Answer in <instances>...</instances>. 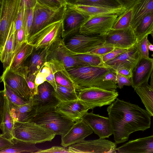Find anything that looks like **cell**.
Segmentation results:
<instances>
[{
    "label": "cell",
    "mask_w": 153,
    "mask_h": 153,
    "mask_svg": "<svg viewBox=\"0 0 153 153\" xmlns=\"http://www.w3.org/2000/svg\"><path fill=\"white\" fill-rule=\"evenodd\" d=\"M25 8L20 6L19 11L15 22L14 25V33L15 35L18 31L22 27L23 23L24 13Z\"/></svg>",
    "instance_id": "cell-46"
},
{
    "label": "cell",
    "mask_w": 153,
    "mask_h": 153,
    "mask_svg": "<svg viewBox=\"0 0 153 153\" xmlns=\"http://www.w3.org/2000/svg\"><path fill=\"white\" fill-rule=\"evenodd\" d=\"M153 30V12L146 15L133 30L137 41L150 34Z\"/></svg>",
    "instance_id": "cell-31"
},
{
    "label": "cell",
    "mask_w": 153,
    "mask_h": 153,
    "mask_svg": "<svg viewBox=\"0 0 153 153\" xmlns=\"http://www.w3.org/2000/svg\"><path fill=\"white\" fill-rule=\"evenodd\" d=\"M117 87L120 89L122 88L124 86H132L131 78L122 75L117 73Z\"/></svg>",
    "instance_id": "cell-48"
},
{
    "label": "cell",
    "mask_w": 153,
    "mask_h": 153,
    "mask_svg": "<svg viewBox=\"0 0 153 153\" xmlns=\"http://www.w3.org/2000/svg\"><path fill=\"white\" fill-rule=\"evenodd\" d=\"M11 113L16 121H22L33 110L35 103L32 97L24 105H16L10 103Z\"/></svg>",
    "instance_id": "cell-32"
},
{
    "label": "cell",
    "mask_w": 153,
    "mask_h": 153,
    "mask_svg": "<svg viewBox=\"0 0 153 153\" xmlns=\"http://www.w3.org/2000/svg\"><path fill=\"white\" fill-rule=\"evenodd\" d=\"M135 91L146 110L153 117V88L148 82H145L137 88Z\"/></svg>",
    "instance_id": "cell-29"
},
{
    "label": "cell",
    "mask_w": 153,
    "mask_h": 153,
    "mask_svg": "<svg viewBox=\"0 0 153 153\" xmlns=\"http://www.w3.org/2000/svg\"><path fill=\"white\" fill-rule=\"evenodd\" d=\"M54 90L53 86L47 81L39 85L37 94L32 97L35 105L46 103L56 99L53 95Z\"/></svg>",
    "instance_id": "cell-30"
},
{
    "label": "cell",
    "mask_w": 153,
    "mask_h": 153,
    "mask_svg": "<svg viewBox=\"0 0 153 153\" xmlns=\"http://www.w3.org/2000/svg\"><path fill=\"white\" fill-rule=\"evenodd\" d=\"M91 17L71 7L67 4L62 20L63 38L65 39L79 31L82 26Z\"/></svg>",
    "instance_id": "cell-16"
},
{
    "label": "cell",
    "mask_w": 153,
    "mask_h": 153,
    "mask_svg": "<svg viewBox=\"0 0 153 153\" xmlns=\"http://www.w3.org/2000/svg\"><path fill=\"white\" fill-rule=\"evenodd\" d=\"M132 9L131 26L134 30L145 16L153 12V0H137Z\"/></svg>",
    "instance_id": "cell-26"
},
{
    "label": "cell",
    "mask_w": 153,
    "mask_h": 153,
    "mask_svg": "<svg viewBox=\"0 0 153 153\" xmlns=\"http://www.w3.org/2000/svg\"><path fill=\"white\" fill-rule=\"evenodd\" d=\"M37 3V0H20V6L25 9L34 8Z\"/></svg>",
    "instance_id": "cell-52"
},
{
    "label": "cell",
    "mask_w": 153,
    "mask_h": 153,
    "mask_svg": "<svg viewBox=\"0 0 153 153\" xmlns=\"http://www.w3.org/2000/svg\"><path fill=\"white\" fill-rule=\"evenodd\" d=\"M48 62L49 63L51 71L49 75L46 78V81L49 82L53 86L55 91L57 88V84L54 76L55 68L54 65L52 62Z\"/></svg>",
    "instance_id": "cell-51"
},
{
    "label": "cell",
    "mask_w": 153,
    "mask_h": 153,
    "mask_svg": "<svg viewBox=\"0 0 153 153\" xmlns=\"http://www.w3.org/2000/svg\"><path fill=\"white\" fill-rule=\"evenodd\" d=\"M150 85L153 88V71L151 75Z\"/></svg>",
    "instance_id": "cell-55"
},
{
    "label": "cell",
    "mask_w": 153,
    "mask_h": 153,
    "mask_svg": "<svg viewBox=\"0 0 153 153\" xmlns=\"http://www.w3.org/2000/svg\"><path fill=\"white\" fill-rule=\"evenodd\" d=\"M72 51L66 47L65 39L62 38L52 44L48 51L47 61H55L63 65L66 69L84 65L73 56Z\"/></svg>",
    "instance_id": "cell-10"
},
{
    "label": "cell",
    "mask_w": 153,
    "mask_h": 153,
    "mask_svg": "<svg viewBox=\"0 0 153 153\" xmlns=\"http://www.w3.org/2000/svg\"><path fill=\"white\" fill-rule=\"evenodd\" d=\"M151 56H152L153 57V53L152 54Z\"/></svg>",
    "instance_id": "cell-59"
},
{
    "label": "cell",
    "mask_w": 153,
    "mask_h": 153,
    "mask_svg": "<svg viewBox=\"0 0 153 153\" xmlns=\"http://www.w3.org/2000/svg\"><path fill=\"white\" fill-rule=\"evenodd\" d=\"M4 89L0 93L5 95L10 103L16 105H21L26 104L28 102L25 99L21 97L17 94L10 87L5 83L3 82Z\"/></svg>",
    "instance_id": "cell-38"
},
{
    "label": "cell",
    "mask_w": 153,
    "mask_h": 153,
    "mask_svg": "<svg viewBox=\"0 0 153 153\" xmlns=\"http://www.w3.org/2000/svg\"><path fill=\"white\" fill-rule=\"evenodd\" d=\"M14 144L10 148L0 151V153H36L40 149L35 144L23 142L15 138L12 140Z\"/></svg>",
    "instance_id": "cell-33"
},
{
    "label": "cell",
    "mask_w": 153,
    "mask_h": 153,
    "mask_svg": "<svg viewBox=\"0 0 153 153\" xmlns=\"http://www.w3.org/2000/svg\"><path fill=\"white\" fill-rule=\"evenodd\" d=\"M62 20L47 26L30 36L27 42L37 50L50 46L57 41L63 38Z\"/></svg>",
    "instance_id": "cell-6"
},
{
    "label": "cell",
    "mask_w": 153,
    "mask_h": 153,
    "mask_svg": "<svg viewBox=\"0 0 153 153\" xmlns=\"http://www.w3.org/2000/svg\"><path fill=\"white\" fill-rule=\"evenodd\" d=\"M118 16L109 14L90 18L82 26L79 33L89 35H104L112 28Z\"/></svg>",
    "instance_id": "cell-11"
},
{
    "label": "cell",
    "mask_w": 153,
    "mask_h": 153,
    "mask_svg": "<svg viewBox=\"0 0 153 153\" xmlns=\"http://www.w3.org/2000/svg\"><path fill=\"white\" fill-rule=\"evenodd\" d=\"M132 16V8L127 10L118 16L111 29H123L129 28L131 26Z\"/></svg>",
    "instance_id": "cell-37"
},
{
    "label": "cell",
    "mask_w": 153,
    "mask_h": 153,
    "mask_svg": "<svg viewBox=\"0 0 153 153\" xmlns=\"http://www.w3.org/2000/svg\"><path fill=\"white\" fill-rule=\"evenodd\" d=\"M34 8L25 9L24 13V21L25 24L27 40L29 37L32 26Z\"/></svg>",
    "instance_id": "cell-40"
},
{
    "label": "cell",
    "mask_w": 153,
    "mask_h": 153,
    "mask_svg": "<svg viewBox=\"0 0 153 153\" xmlns=\"http://www.w3.org/2000/svg\"><path fill=\"white\" fill-rule=\"evenodd\" d=\"M63 4H67V0H59Z\"/></svg>",
    "instance_id": "cell-57"
},
{
    "label": "cell",
    "mask_w": 153,
    "mask_h": 153,
    "mask_svg": "<svg viewBox=\"0 0 153 153\" xmlns=\"http://www.w3.org/2000/svg\"><path fill=\"white\" fill-rule=\"evenodd\" d=\"M87 112L81 119L85 121L94 133L100 138L108 137L113 134L110 120L108 117Z\"/></svg>",
    "instance_id": "cell-19"
},
{
    "label": "cell",
    "mask_w": 153,
    "mask_h": 153,
    "mask_svg": "<svg viewBox=\"0 0 153 153\" xmlns=\"http://www.w3.org/2000/svg\"><path fill=\"white\" fill-rule=\"evenodd\" d=\"M14 25H12L2 51L0 52V58L3 64L4 71L7 70L11 63L14 49Z\"/></svg>",
    "instance_id": "cell-27"
},
{
    "label": "cell",
    "mask_w": 153,
    "mask_h": 153,
    "mask_svg": "<svg viewBox=\"0 0 153 153\" xmlns=\"http://www.w3.org/2000/svg\"><path fill=\"white\" fill-rule=\"evenodd\" d=\"M116 144L128 140L130 135L149 128L151 116L138 105L117 98L107 109Z\"/></svg>",
    "instance_id": "cell-1"
},
{
    "label": "cell",
    "mask_w": 153,
    "mask_h": 153,
    "mask_svg": "<svg viewBox=\"0 0 153 153\" xmlns=\"http://www.w3.org/2000/svg\"><path fill=\"white\" fill-rule=\"evenodd\" d=\"M148 36H145L141 40L137 41L139 52L140 57L142 58H149V45L150 42L148 39Z\"/></svg>",
    "instance_id": "cell-41"
},
{
    "label": "cell",
    "mask_w": 153,
    "mask_h": 153,
    "mask_svg": "<svg viewBox=\"0 0 153 153\" xmlns=\"http://www.w3.org/2000/svg\"><path fill=\"white\" fill-rule=\"evenodd\" d=\"M56 84V89L53 92V95L59 102L74 100L79 98L78 93L75 90Z\"/></svg>",
    "instance_id": "cell-34"
},
{
    "label": "cell",
    "mask_w": 153,
    "mask_h": 153,
    "mask_svg": "<svg viewBox=\"0 0 153 153\" xmlns=\"http://www.w3.org/2000/svg\"><path fill=\"white\" fill-rule=\"evenodd\" d=\"M136 65L124 64L120 65L115 69L117 72L123 76L131 78L133 70Z\"/></svg>",
    "instance_id": "cell-43"
},
{
    "label": "cell",
    "mask_w": 153,
    "mask_h": 153,
    "mask_svg": "<svg viewBox=\"0 0 153 153\" xmlns=\"http://www.w3.org/2000/svg\"><path fill=\"white\" fill-rule=\"evenodd\" d=\"M74 57L84 65L102 66L105 65L101 56L89 53H76L72 52Z\"/></svg>",
    "instance_id": "cell-36"
},
{
    "label": "cell",
    "mask_w": 153,
    "mask_h": 153,
    "mask_svg": "<svg viewBox=\"0 0 153 153\" xmlns=\"http://www.w3.org/2000/svg\"><path fill=\"white\" fill-rule=\"evenodd\" d=\"M117 144L105 138L92 140H84L69 146L72 153H117Z\"/></svg>",
    "instance_id": "cell-12"
},
{
    "label": "cell",
    "mask_w": 153,
    "mask_h": 153,
    "mask_svg": "<svg viewBox=\"0 0 153 153\" xmlns=\"http://www.w3.org/2000/svg\"><path fill=\"white\" fill-rule=\"evenodd\" d=\"M93 131L82 119L75 122L70 130L61 136V145L67 147L80 142L93 133Z\"/></svg>",
    "instance_id": "cell-17"
},
{
    "label": "cell",
    "mask_w": 153,
    "mask_h": 153,
    "mask_svg": "<svg viewBox=\"0 0 153 153\" xmlns=\"http://www.w3.org/2000/svg\"><path fill=\"white\" fill-rule=\"evenodd\" d=\"M52 62L54 65V76L56 83L75 90L79 93L80 91L79 88L71 78L64 66L57 62Z\"/></svg>",
    "instance_id": "cell-28"
},
{
    "label": "cell",
    "mask_w": 153,
    "mask_h": 153,
    "mask_svg": "<svg viewBox=\"0 0 153 153\" xmlns=\"http://www.w3.org/2000/svg\"><path fill=\"white\" fill-rule=\"evenodd\" d=\"M55 108V111L63 117L75 122L81 119L90 109L89 107L79 98L59 102Z\"/></svg>",
    "instance_id": "cell-13"
},
{
    "label": "cell",
    "mask_w": 153,
    "mask_h": 153,
    "mask_svg": "<svg viewBox=\"0 0 153 153\" xmlns=\"http://www.w3.org/2000/svg\"><path fill=\"white\" fill-rule=\"evenodd\" d=\"M115 48H116L113 45L104 42L94 48L88 53L102 56L111 51Z\"/></svg>",
    "instance_id": "cell-42"
},
{
    "label": "cell",
    "mask_w": 153,
    "mask_h": 153,
    "mask_svg": "<svg viewBox=\"0 0 153 153\" xmlns=\"http://www.w3.org/2000/svg\"><path fill=\"white\" fill-rule=\"evenodd\" d=\"M140 57L137 42L117 57L105 62V64L115 69L118 66L122 65H136Z\"/></svg>",
    "instance_id": "cell-24"
},
{
    "label": "cell",
    "mask_w": 153,
    "mask_h": 153,
    "mask_svg": "<svg viewBox=\"0 0 153 153\" xmlns=\"http://www.w3.org/2000/svg\"><path fill=\"white\" fill-rule=\"evenodd\" d=\"M34 50L33 46L29 44L27 41L25 42L14 55L7 70L16 73L21 72L25 67V61L32 54Z\"/></svg>",
    "instance_id": "cell-25"
},
{
    "label": "cell",
    "mask_w": 153,
    "mask_h": 153,
    "mask_svg": "<svg viewBox=\"0 0 153 153\" xmlns=\"http://www.w3.org/2000/svg\"><path fill=\"white\" fill-rule=\"evenodd\" d=\"M63 146H53L51 147L45 149H40L36 153H72L68 149Z\"/></svg>",
    "instance_id": "cell-47"
},
{
    "label": "cell",
    "mask_w": 153,
    "mask_h": 153,
    "mask_svg": "<svg viewBox=\"0 0 153 153\" xmlns=\"http://www.w3.org/2000/svg\"><path fill=\"white\" fill-rule=\"evenodd\" d=\"M66 69L80 91L91 87L115 91L117 87V84L113 82L103 80L108 73L115 70L107 65L102 66L79 65Z\"/></svg>",
    "instance_id": "cell-2"
},
{
    "label": "cell",
    "mask_w": 153,
    "mask_h": 153,
    "mask_svg": "<svg viewBox=\"0 0 153 153\" xmlns=\"http://www.w3.org/2000/svg\"><path fill=\"white\" fill-rule=\"evenodd\" d=\"M116 150L119 153H153V134L129 140Z\"/></svg>",
    "instance_id": "cell-22"
},
{
    "label": "cell",
    "mask_w": 153,
    "mask_h": 153,
    "mask_svg": "<svg viewBox=\"0 0 153 153\" xmlns=\"http://www.w3.org/2000/svg\"><path fill=\"white\" fill-rule=\"evenodd\" d=\"M67 4L111 7H123L116 0H67Z\"/></svg>",
    "instance_id": "cell-35"
},
{
    "label": "cell",
    "mask_w": 153,
    "mask_h": 153,
    "mask_svg": "<svg viewBox=\"0 0 153 153\" xmlns=\"http://www.w3.org/2000/svg\"><path fill=\"white\" fill-rule=\"evenodd\" d=\"M66 7L67 4L54 10L37 3L33 9V22L29 37L48 25L62 20Z\"/></svg>",
    "instance_id": "cell-5"
},
{
    "label": "cell",
    "mask_w": 153,
    "mask_h": 153,
    "mask_svg": "<svg viewBox=\"0 0 153 153\" xmlns=\"http://www.w3.org/2000/svg\"><path fill=\"white\" fill-rule=\"evenodd\" d=\"M14 143L12 140L6 138L0 135V151L5 150L11 147Z\"/></svg>",
    "instance_id": "cell-50"
},
{
    "label": "cell",
    "mask_w": 153,
    "mask_h": 153,
    "mask_svg": "<svg viewBox=\"0 0 153 153\" xmlns=\"http://www.w3.org/2000/svg\"><path fill=\"white\" fill-rule=\"evenodd\" d=\"M37 0V3L40 4L54 10H57L65 4H63L59 0Z\"/></svg>",
    "instance_id": "cell-45"
},
{
    "label": "cell",
    "mask_w": 153,
    "mask_h": 153,
    "mask_svg": "<svg viewBox=\"0 0 153 153\" xmlns=\"http://www.w3.org/2000/svg\"><path fill=\"white\" fill-rule=\"evenodd\" d=\"M118 92L115 91L91 87L85 88L78 93L79 98L93 109L97 107L110 105L117 98Z\"/></svg>",
    "instance_id": "cell-8"
},
{
    "label": "cell",
    "mask_w": 153,
    "mask_h": 153,
    "mask_svg": "<svg viewBox=\"0 0 153 153\" xmlns=\"http://www.w3.org/2000/svg\"><path fill=\"white\" fill-rule=\"evenodd\" d=\"M48 76L47 74L45 73L41 72L40 70L36 76L35 81V90L34 95L36 94L37 93V88L38 86L45 82L46 81V78Z\"/></svg>",
    "instance_id": "cell-49"
},
{
    "label": "cell",
    "mask_w": 153,
    "mask_h": 153,
    "mask_svg": "<svg viewBox=\"0 0 153 153\" xmlns=\"http://www.w3.org/2000/svg\"><path fill=\"white\" fill-rule=\"evenodd\" d=\"M67 4L74 10L91 18L109 14H117L119 16L128 10L123 7L114 8L101 6Z\"/></svg>",
    "instance_id": "cell-23"
},
{
    "label": "cell",
    "mask_w": 153,
    "mask_h": 153,
    "mask_svg": "<svg viewBox=\"0 0 153 153\" xmlns=\"http://www.w3.org/2000/svg\"><path fill=\"white\" fill-rule=\"evenodd\" d=\"M50 47V46H49ZM49 47L34 50L29 61L25 67L21 74L35 80L38 73L47 61L48 51Z\"/></svg>",
    "instance_id": "cell-21"
},
{
    "label": "cell",
    "mask_w": 153,
    "mask_h": 153,
    "mask_svg": "<svg viewBox=\"0 0 153 153\" xmlns=\"http://www.w3.org/2000/svg\"><path fill=\"white\" fill-rule=\"evenodd\" d=\"M149 49L151 51H153V44L151 43L149 45Z\"/></svg>",
    "instance_id": "cell-56"
},
{
    "label": "cell",
    "mask_w": 153,
    "mask_h": 153,
    "mask_svg": "<svg viewBox=\"0 0 153 153\" xmlns=\"http://www.w3.org/2000/svg\"><path fill=\"white\" fill-rule=\"evenodd\" d=\"M68 37L65 45L72 51L76 53H88L105 42L104 37L98 35H89L79 31Z\"/></svg>",
    "instance_id": "cell-9"
},
{
    "label": "cell",
    "mask_w": 153,
    "mask_h": 153,
    "mask_svg": "<svg viewBox=\"0 0 153 153\" xmlns=\"http://www.w3.org/2000/svg\"><path fill=\"white\" fill-rule=\"evenodd\" d=\"M1 80L25 100L28 101L32 97L30 89L23 76L8 69L3 71Z\"/></svg>",
    "instance_id": "cell-15"
},
{
    "label": "cell",
    "mask_w": 153,
    "mask_h": 153,
    "mask_svg": "<svg viewBox=\"0 0 153 153\" xmlns=\"http://www.w3.org/2000/svg\"><path fill=\"white\" fill-rule=\"evenodd\" d=\"M1 99L0 128L3 136L11 140L15 138V125L16 120L11 111L10 102L6 96L2 93Z\"/></svg>",
    "instance_id": "cell-18"
},
{
    "label": "cell",
    "mask_w": 153,
    "mask_h": 153,
    "mask_svg": "<svg viewBox=\"0 0 153 153\" xmlns=\"http://www.w3.org/2000/svg\"><path fill=\"white\" fill-rule=\"evenodd\" d=\"M103 36L105 42L116 48H128L137 42V38L131 26L123 29H111Z\"/></svg>",
    "instance_id": "cell-14"
},
{
    "label": "cell",
    "mask_w": 153,
    "mask_h": 153,
    "mask_svg": "<svg viewBox=\"0 0 153 153\" xmlns=\"http://www.w3.org/2000/svg\"><path fill=\"white\" fill-rule=\"evenodd\" d=\"M153 71V58L140 57L133 70L132 86L134 91L140 86L148 82Z\"/></svg>",
    "instance_id": "cell-20"
},
{
    "label": "cell",
    "mask_w": 153,
    "mask_h": 153,
    "mask_svg": "<svg viewBox=\"0 0 153 153\" xmlns=\"http://www.w3.org/2000/svg\"><path fill=\"white\" fill-rule=\"evenodd\" d=\"M59 102L56 99L46 103L34 105L33 110L22 121H31L43 125L54 131L56 135L63 136L75 122L64 118L55 111V107Z\"/></svg>",
    "instance_id": "cell-3"
},
{
    "label": "cell",
    "mask_w": 153,
    "mask_h": 153,
    "mask_svg": "<svg viewBox=\"0 0 153 153\" xmlns=\"http://www.w3.org/2000/svg\"><path fill=\"white\" fill-rule=\"evenodd\" d=\"M56 135L52 130L31 121H16L15 125V138L36 144L51 141Z\"/></svg>",
    "instance_id": "cell-4"
},
{
    "label": "cell",
    "mask_w": 153,
    "mask_h": 153,
    "mask_svg": "<svg viewBox=\"0 0 153 153\" xmlns=\"http://www.w3.org/2000/svg\"><path fill=\"white\" fill-rule=\"evenodd\" d=\"M20 0H0V52L3 49L11 27L15 23Z\"/></svg>",
    "instance_id": "cell-7"
},
{
    "label": "cell",
    "mask_w": 153,
    "mask_h": 153,
    "mask_svg": "<svg viewBox=\"0 0 153 153\" xmlns=\"http://www.w3.org/2000/svg\"><path fill=\"white\" fill-rule=\"evenodd\" d=\"M15 45L14 55L20 49L23 44L27 41L25 28L23 19V23L22 27L14 35Z\"/></svg>",
    "instance_id": "cell-39"
},
{
    "label": "cell",
    "mask_w": 153,
    "mask_h": 153,
    "mask_svg": "<svg viewBox=\"0 0 153 153\" xmlns=\"http://www.w3.org/2000/svg\"><path fill=\"white\" fill-rule=\"evenodd\" d=\"M150 34L152 36V38L153 39V30H152V31L151 33Z\"/></svg>",
    "instance_id": "cell-58"
},
{
    "label": "cell",
    "mask_w": 153,
    "mask_h": 153,
    "mask_svg": "<svg viewBox=\"0 0 153 153\" xmlns=\"http://www.w3.org/2000/svg\"><path fill=\"white\" fill-rule=\"evenodd\" d=\"M103 80L112 81L117 84V72L116 70H114L108 73L105 75Z\"/></svg>",
    "instance_id": "cell-53"
},
{
    "label": "cell",
    "mask_w": 153,
    "mask_h": 153,
    "mask_svg": "<svg viewBox=\"0 0 153 153\" xmlns=\"http://www.w3.org/2000/svg\"><path fill=\"white\" fill-rule=\"evenodd\" d=\"M122 6L128 10L132 8L137 0H116Z\"/></svg>",
    "instance_id": "cell-54"
},
{
    "label": "cell",
    "mask_w": 153,
    "mask_h": 153,
    "mask_svg": "<svg viewBox=\"0 0 153 153\" xmlns=\"http://www.w3.org/2000/svg\"><path fill=\"white\" fill-rule=\"evenodd\" d=\"M128 49L119 48H115L114 50L108 53L101 56L103 62L105 63L114 59L124 52Z\"/></svg>",
    "instance_id": "cell-44"
}]
</instances>
